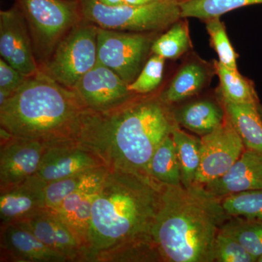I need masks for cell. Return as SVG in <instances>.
I'll return each instance as SVG.
<instances>
[{
    "label": "cell",
    "mask_w": 262,
    "mask_h": 262,
    "mask_svg": "<svg viewBox=\"0 0 262 262\" xmlns=\"http://www.w3.org/2000/svg\"><path fill=\"white\" fill-rule=\"evenodd\" d=\"M215 261L218 262H255L256 260L232 235L221 229L214 247Z\"/></svg>",
    "instance_id": "1f68e13d"
},
{
    "label": "cell",
    "mask_w": 262,
    "mask_h": 262,
    "mask_svg": "<svg viewBox=\"0 0 262 262\" xmlns=\"http://www.w3.org/2000/svg\"><path fill=\"white\" fill-rule=\"evenodd\" d=\"M98 3L110 7L120 6L124 4L123 0H96Z\"/></svg>",
    "instance_id": "836d02e7"
},
{
    "label": "cell",
    "mask_w": 262,
    "mask_h": 262,
    "mask_svg": "<svg viewBox=\"0 0 262 262\" xmlns=\"http://www.w3.org/2000/svg\"><path fill=\"white\" fill-rule=\"evenodd\" d=\"M204 187L221 201L236 193L262 189V155L245 149L223 176Z\"/></svg>",
    "instance_id": "e0dca14e"
},
{
    "label": "cell",
    "mask_w": 262,
    "mask_h": 262,
    "mask_svg": "<svg viewBox=\"0 0 262 262\" xmlns=\"http://www.w3.org/2000/svg\"><path fill=\"white\" fill-rule=\"evenodd\" d=\"M44 143L9 136L1 139L0 189L16 185L37 174L44 154Z\"/></svg>",
    "instance_id": "4fadbf2b"
},
{
    "label": "cell",
    "mask_w": 262,
    "mask_h": 262,
    "mask_svg": "<svg viewBox=\"0 0 262 262\" xmlns=\"http://www.w3.org/2000/svg\"><path fill=\"white\" fill-rule=\"evenodd\" d=\"M165 58L155 55L143 67L137 77L128 84L129 91L136 95L150 94L154 91L163 80Z\"/></svg>",
    "instance_id": "4dcf8cb0"
},
{
    "label": "cell",
    "mask_w": 262,
    "mask_h": 262,
    "mask_svg": "<svg viewBox=\"0 0 262 262\" xmlns=\"http://www.w3.org/2000/svg\"><path fill=\"white\" fill-rule=\"evenodd\" d=\"M28 26L24 15L15 8L0 13V54L2 58L27 77L40 69Z\"/></svg>",
    "instance_id": "7c38bea8"
},
{
    "label": "cell",
    "mask_w": 262,
    "mask_h": 262,
    "mask_svg": "<svg viewBox=\"0 0 262 262\" xmlns=\"http://www.w3.org/2000/svg\"><path fill=\"white\" fill-rule=\"evenodd\" d=\"M47 184L34 175L16 185L0 189V225L25 220L47 208Z\"/></svg>",
    "instance_id": "2e32d148"
},
{
    "label": "cell",
    "mask_w": 262,
    "mask_h": 262,
    "mask_svg": "<svg viewBox=\"0 0 262 262\" xmlns=\"http://www.w3.org/2000/svg\"><path fill=\"white\" fill-rule=\"evenodd\" d=\"M229 217L262 221V189L236 193L222 200Z\"/></svg>",
    "instance_id": "f1b7e54d"
},
{
    "label": "cell",
    "mask_w": 262,
    "mask_h": 262,
    "mask_svg": "<svg viewBox=\"0 0 262 262\" xmlns=\"http://www.w3.org/2000/svg\"><path fill=\"white\" fill-rule=\"evenodd\" d=\"M105 177L81 187L66 198L61 205L56 209H54L59 213L66 224L72 229L83 247L85 252V262L91 210L95 198L97 195Z\"/></svg>",
    "instance_id": "ac0fdd59"
},
{
    "label": "cell",
    "mask_w": 262,
    "mask_h": 262,
    "mask_svg": "<svg viewBox=\"0 0 262 262\" xmlns=\"http://www.w3.org/2000/svg\"><path fill=\"white\" fill-rule=\"evenodd\" d=\"M73 90L86 107L94 112L110 111L136 97L120 76L98 62L82 76Z\"/></svg>",
    "instance_id": "8fae6325"
},
{
    "label": "cell",
    "mask_w": 262,
    "mask_h": 262,
    "mask_svg": "<svg viewBox=\"0 0 262 262\" xmlns=\"http://www.w3.org/2000/svg\"><path fill=\"white\" fill-rule=\"evenodd\" d=\"M45 145L42 161L36 175L48 184L106 166L94 150L77 139H60Z\"/></svg>",
    "instance_id": "30bf717a"
},
{
    "label": "cell",
    "mask_w": 262,
    "mask_h": 262,
    "mask_svg": "<svg viewBox=\"0 0 262 262\" xmlns=\"http://www.w3.org/2000/svg\"><path fill=\"white\" fill-rule=\"evenodd\" d=\"M245 148L241 136L226 115L220 126L201 137V163L195 184L204 186L223 176L239 159Z\"/></svg>",
    "instance_id": "9c48e42d"
},
{
    "label": "cell",
    "mask_w": 262,
    "mask_h": 262,
    "mask_svg": "<svg viewBox=\"0 0 262 262\" xmlns=\"http://www.w3.org/2000/svg\"><path fill=\"white\" fill-rule=\"evenodd\" d=\"M35 55L48 61L60 41L83 20L81 5L71 0H18Z\"/></svg>",
    "instance_id": "8992f818"
},
{
    "label": "cell",
    "mask_w": 262,
    "mask_h": 262,
    "mask_svg": "<svg viewBox=\"0 0 262 262\" xmlns=\"http://www.w3.org/2000/svg\"><path fill=\"white\" fill-rule=\"evenodd\" d=\"M182 18L208 20L220 18L232 10L262 4V0H179Z\"/></svg>",
    "instance_id": "d4e9b609"
},
{
    "label": "cell",
    "mask_w": 262,
    "mask_h": 262,
    "mask_svg": "<svg viewBox=\"0 0 262 262\" xmlns=\"http://www.w3.org/2000/svg\"><path fill=\"white\" fill-rule=\"evenodd\" d=\"M29 77L24 75L14 67L7 63L4 59L0 60V91H4L9 98L18 91Z\"/></svg>",
    "instance_id": "d6a6232c"
},
{
    "label": "cell",
    "mask_w": 262,
    "mask_h": 262,
    "mask_svg": "<svg viewBox=\"0 0 262 262\" xmlns=\"http://www.w3.org/2000/svg\"><path fill=\"white\" fill-rule=\"evenodd\" d=\"M215 72L220 79V95L222 103H259L254 84L237 70L214 61Z\"/></svg>",
    "instance_id": "7402d4cb"
},
{
    "label": "cell",
    "mask_w": 262,
    "mask_h": 262,
    "mask_svg": "<svg viewBox=\"0 0 262 262\" xmlns=\"http://www.w3.org/2000/svg\"><path fill=\"white\" fill-rule=\"evenodd\" d=\"M229 218L222 201L201 184L164 186L152 228L161 261H215V238Z\"/></svg>",
    "instance_id": "3957f363"
},
{
    "label": "cell",
    "mask_w": 262,
    "mask_h": 262,
    "mask_svg": "<svg viewBox=\"0 0 262 262\" xmlns=\"http://www.w3.org/2000/svg\"><path fill=\"white\" fill-rule=\"evenodd\" d=\"M258 262H262V256H260L259 258H258Z\"/></svg>",
    "instance_id": "8d00e7d4"
},
{
    "label": "cell",
    "mask_w": 262,
    "mask_h": 262,
    "mask_svg": "<svg viewBox=\"0 0 262 262\" xmlns=\"http://www.w3.org/2000/svg\"><path fill=\"white\" fill-rule=\"evenodd\" d=\"M98 28V63L130 84L143 69V62L152 45L151 39L139 33Z\"/></svg>",
    "instance_id": "ba28073f"
},
{
    "label": "cell",
    "mask_w": 262,
    "mask_h": 262,
    "mask_svg": "<svg viewBox=\"0 0 262 262\" xmlns=\"http://www.w3.org/2000/svg\"><path fill=\"white\" fill-rule=\"evenodd\" d=\"M87 110L73 89L40 70L0 106V125L10 136L44 144L75 139Z\"/></svg>",
    "instance_id": "277c9868"
},
{
    "label": "cell",
    "mask_w": 262,
    "mask_h": 262,
    "mask_svg": "<svg viewBox=\"0 0 262 262\" xmlns=\"http://www.w3.org/2000/svg\"><path fill=\"white\" fill-rule=\"evenodd\" d=\"M208 80L207 70L203 65L191 61L183 66L160 96L166 104L177 103L201 92Z\"/></svg>",
    "instance_id": "44dd1931"
},
{
    "label": "cell",
    "mask_w": 262,
    "mask_h": 262,
    "mask_svg": "<svg viewBox=\"0 0 262 262\" xmlns=\"http://www.w3.org/2000/svg\"><path fill=\"white\" fill-rule=\"evenodd\" d=\"M206 29L212 46L219 57V61L232 70H237V54L229 41L225 26L220 18L206 20Z\"/></svg>",
    "instance_id": "f546056e"
},
{
    "label": "cell",
    "mask_w": 262,
    "mask_h": 262,
    "mask_svg": "<svg viewBox=\"0 0 262 262\" xmlns=\"http://www.w3.org/2000/svg\"><path fill=\"white\" fill-rule=\"evenodd\" d=\"M83 20L99 28L134 32H154L182 18L179 0H155L141 5L110 7L96 0L80 3Z\"/></svg>",
    "instance_id": "5b68a950"
},
{
    "label": "cell",
    "mask_w": 262,
    "mask_h": 262,
    "mask_svg": "<svg viewBox=\"0 0 262 262\" xmlns=\"http://www.w3.org/2000/svg\"><path fill=\"white\" fill-rule=\"evenodd\" d=\"M18 222L27 226L43 244L63 255L69 262H85L83 247L56 210L47 207Z\"/></svg>",
    "instance_id": "5bb4252c"
},
{
    "label": "cell",
    "mask_w": 262,
    "mask_h": 262,
    "mask_svg": "<svg viewBox=\"0 0 262 262\" xmlns=\"http://www.w3.org/2000/svg\"><path fill=\"white\" fill-rule=\"evenodd\" d=\"M226 115L241 136L246 149L262 155V120L259 103H222Z\"/></svg>",
    "instance_id": "d6986e66"
},
{
    "label": "cell",
    "mask_w": 262,
    "mask_h": 262,
    "mask_svg": "<svg viewBox=\"0 0 262 262\" xmlns=\"http://www.w3.org/2000/svg\"><path fill=\"white\" fill-rule=\"evenodd\" d=\"M190 37L187 24L177 21L168 32L160 36L151 45V50L155 55L166 59H177L189 49Z\"/></svg>",
    "instance_id": "83f0119b"
},
{
    "label": "cell",
    "mask_w": 262,
    "mask_h": 262,
    "mask_svg": "<svg viewBox=\"0 0 262 262\" xmlns=\"http://www.w3.org/2000/svg\"><path fill=\"white\" fill-rule=\"evenodd\" d=\"M164 186L108 168L93 203L86 262L161 261L152 228Z\"/></svg>",
    "instance_id": "6da1fadb"
},
{
    "label": "cell",
    "mask_w": 262,
    "mask_h": 262,
    "mask_svg": "<svg viewBox=\"0 0 262 262\" xmlns=\"http://www.w3.org/2000/svg\"><path fill=\"white\" fill-rule=\"evenodd\" d=\"M258 113H259L260 116H261V118L262 120V105L261 104H258Z\"/></svg>",
    "instance_id": "d590c367"
},
{
    "label": "cell",
    "mask_w": 262,
    "mask_h": 262,
    "mask_svg": "<svg viewBox=\"0 0 262 262\" xmlns=\"http://www.w3.org/2000/svg\"><path fill=\"white\" fill-rule=\"evenodd\" d=\"M149 176L162 185H182L180 165L171 134L167 136L150 160Z\"/></svg>",
    "instance_id": "603a6c76"
},
{
    "label": "cell",
    "mask_w": 262,
    "mask_h": 262,
    "mask_svg": "<svg viewBox=\"0 0 262 262\" xmlns=\"http://www.w3.org/2000/svg\"><path fill=\"white\" fill-rule=\"evenodd\" d=\"M124 4L129 5H141L154 2L155 0H123Z\"/></svg>",
    "instance_id": "e575fe53"
},
{
    "label": "cell",
    "mask_w": 262,
    "mask_h": 262,
    "mask_svg": "<svg viewBox=\"0 0 262 262\" xmlns=\"http://www.w3.org/2000/svg\"><path fill=\"white\" fill-rule=\"evenodd\" d=\"M0 261L69 262L20 223L0 225Z\"/></svg>",
    "instance_id": "9a60e30c"
},
{
    "label": "cell",
    "mask_w": 262,
    "mask_h": 262,
    "mask_svg": "<svg viewBox=\"0 0 262 262\" xmlns=\"http://www.w3.org/2000/svg\"><path fill=\"white\" fill-rule=\"evenodd\" d=\"M180 165L183 187L195 184L196 176L201 163V139L181 130L178 124L171 133Z\"/></svg>",
    "instance_id": "cb8c5ba5"
},
{
    "label": "cell",
    "mask_w": 262,
    "mask_h": 262,
    "mask_svg": "<svg viewBox=\"0 0 262 262\" xmlns=\"http://www.w3.org/2000/svg\"><path fill=\"white\" fill-rule=\"evenodd\" d=\"M167 105L160 98L135 97L110 111L88 108L75 139L94 150L107 168L151 179L150 160L177 125Z\"/></svg>",
    "instance_id": "7a4b0ae2"
},
{
    "label": "cell",
    "mask_w": 262,
    "mask_h": 262,
    "mask_svg": "<svg viewBox=\"0 0 262 262\" xmlns=\"http://www.w3.org/2000/svg\"><path fill=\"white\" fill-rule=\"evenodd\" d=\"M108 170L106 166L100 167L48 183L46 189L48 208L56 209L66 198L81 187L105 177Z\"/></svg>",
    "instance_id": "484cf974"
},
{
    "label": "cell",
    "mask_w": 262,
    "mask_h": 262,
    "mask_svg": "<svg viewBox=\"0 0 262 262\" xmlns=\"http://www.w3.org/2000/svg\"><path fill=\"white\" fill-rule=\"evenodd\" d=\"M222 229L237 239L256 261L262 256V221L230 217Z\"/></svg>",
    "instance_id": "4316f807"
},
{
    "label": "cell",
    "mask_w": 262,
    "mask_h": 262,
    "mask_svg": "<svg viewBox=\"0 0 262 262\" xmlns=\"http://www.w3.org/2000/svg\"><path fill=\"white\" fill-rule=\"evenodd\" d=\"M226 117L225 110L210 100H201L183 106L174 115L177 124L203 136L220 126Z\"/></svg>",
    "instance_id": "ffe728a7"
},
{
    "label": "cell",
    "mask_w": 262,
    "mask_h": 262,
    "mask_svg": "<svg viewBox=\"0 0 262 262\" xmlns=\"http://www.w3.org/2000/svg\"><path fill=\"white\" fill-rule=\"evenodd\" d=\"M98 27L82 20L60 41L42 70L66 88L77 82L98 62Z\"/></svg>",
    "instance_id": "52a82bcc"
}]
</instances>
